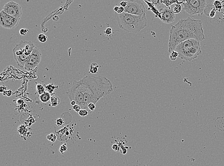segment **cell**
Masks as SVG:
<instances>
[{
  "mask_svg": "<svg viewBox=\"0 0 224 166\" xmlns=\"http://www.w3.org/2000/svg\"><path fill=\"white\" fill-rule=\"evenodd\" d=\"M127 2L128 4L124 8V12L138 16H142L146 13L144 5L141 1H129Z\"/></svg>",
  "mask_w": 224,
  "mask_h": 166,
  "instance_id": "cell-8",
  "label": "cell"
},
{
  "mask_svg": "<svg viewBox=\"0 0 224 166\" xmlns=\"http://www.w3.org/2000/svg\"><path fill=\"white\" fill-rule=\"evenodd\" d=\"M112 149L114 150V151H118V150H120V149L118 148V146L116 145V144H114V145L112 146Z\"/></svg>",
  "mask_w": 224,
  "mask_h": 166,
  "instance_id": "cell-35",
  "label": "cell"
},
{
  "mask_svg": "<svg viewBox=\"0 0 224 166\" xmlns=\"http://www.w3.org/2000/svg\"><path fill=\"white\" fill-rule=\"evenodd\" d=\"M178 57H179V53L175 50L172 52L170 54V59L173 61H176Z\"/></svg>",
  "mask_w": 224,
  "mask_h": 166,
  "instance_id": "cell-21",
  "label": "cell"
},
{
  "mask_svg": "<svg viewBox=\"0 0 224 166\" xmlns=\"http://www.w3.org/2000/svg\"><path fill=\"white\" fill-rule=\"evenodd\" d=\"M119 8H120V7L117 6H115L114 8V12H116V13H117L118 11V10H119Z\"/></svg>",
  "mask_w": 224,
  "mask_h": 166,
  "instance_id": "cell-36",
  "label": "cell"
},
{
  "mask_svg": "<svg viewBox=\"0 0 224 166\" xmlns=\"http://www.w3.org/2000/svg\"><path fill=\"white\" fill-rule=\"evenodd\" d=\"M217 13V11L216 10V9H214L210 11V13L209 14L208 17L211 18H214V17L216 16Z\"/></svg>",
  "mask_w": 224,
  "mask_h": 166,
  "instance_id": "cell-29",
  "label": "cell"
},
{
  "mask_svg": "<svg viewBox=\"0 0 224 166\" xmlns=\"http://www.w3.org/2000/svg\"><path fill=\"white\" fill-rule=\"evenodd\" d=\"M99 65L96 62H93L91 63L90 66V69H89V72L92 74H96L97 73L99 69Z\"/></svg>",
  "mask_w": 224,
  "mask_h": 166,
  "instance_id": "cell-18",
  "label": "cell"
},
{
  "mask_svg": "<svg viewBox=\"0 0 224 166\" xmlns=\"http://www.w3.org/2000/svg\"><path fill=\"white\" fill-rule=\"evenodd\" d=\"M124 10H125L124 8L121 6V7H120V8H119V10H118V11L116 13L118 14H123V13H124Z\"/></svg>",
  "mask_w": 224,
  "mask_h": 166,
  "instance_id": "cell-34",
  "label": "cell"
},
{
  "mask_svg": "<svg viewBox=\"0 0 224 166\" xmlns=\"http://www.w3.org/2000/svg\"><path fill=\"white\" fill-rule=\"evenodd\" d=\"M72 109L74 110L77 113H79L80 111L81 110V109H82L81 107L79 105H76L74 106H72Z\"/></svg>",
  "mask_w": 224,
  "mask_h": 166,
  "instance_id": "cell-32",
  "label": "cell"
},
{
  "mask_svg": "<svg viewBox=\"0 0 224 166\" xmlns=\"http://www.w3.org/2000/svg\"><path fill=\"white\" fill-rule=\"evenodd\" d=\"M127 4H128L127 1H122L120 3L121 6V7H123V8H125L127 6Z\"/></svg>",
  "mask_w": 224,
  "mask_h": 166,
  "instance_id": "cell-33",
  "label": "cell"
},
{
  "mask_svg": "<svg viewBox=\"0 0 224 166\" xmlns=\"http://www.w3.org/2000/svg\"><path fill=\"white\" fill-rule=\"evenodd\" d=\"M89 112L88 110L84 109H81V110L78 113V114L81 117H85V116H87L89 115Z\"/></svg>",
  "mask_w": 224,
  "mask_h": 166,
  "instance_id": "cell-25",
  "label": "cell"
},
{
  "mask_svg": "<svg viewBox=\"0 0 224 166\" xmlns=\"http://www.w3.org/2000/svg\"><path fill=\"white\" fill-rule=\"evenodd\" d=\"M51 95L48 92H45L39 96L40 100L44 103H46L51 100Z\"/></svg>",
  "mask_w": 224,
  "mask_h": 166,
  "instance_id": "cell-15",
  "label": "cell"
},
{
  "mask_svg": "<svg viewBox=\"0 0 224 166\" xmlns=\"http://www.w3.org/2000/svg\"><path fill=\"white\" fill-rule=\"evenodd\" d=\"M45 88L48 92L49 94H51L54 91V89L57 88V87L54 86L53 84H49L48 85H45Z\"/></svg>",
  "mask_w": 224,
  "mask_h": 166,
  "instance_id": "cell-22",
  "label": "cell"
},
{
  "mask_svg": "<svg viewBox=\"0 0 224 166\" xmlns=\"http://www.w3.org/2000/svg\"><path fill=\"white\" fill-rule=\"evenodd\" d=\"M191 39L199 41L205 39L202 21L190 17L180 20L176 25H172L170 29L169 53L170 54L182 42Z\"/></svg>",
  "mask_w": 224,
  "mask_h": 166,
  "instance_id": "cell-1",
  "label": "cell"
},
{
  "mask_svg": "<svg viewBox=\"0 0 224 166\" xmlns=\"http://www.w3.org/2000/svg\"><path fill=\"white\" fill-rule=\"evenodd\" d=\"M2 10L9 16L16 18H21L22 16V7L19 3L14 1L6 3Z\"/></svg>",
  "mask_w": 224,
  "mask_h": 166,
  "instance_id": "cell-11",
  "label": "cell"
},
{
  "mask_svg": "<svg viewBox=\"0 0 224 166\" xmlns=\"http://www.w3.org/2000/svg\"><path fill=\"white\" fill-rule=\"evenodd\" d=\"M183 9L191 16L202 15L206 5L205 0H185L183 1Z\"/></svg>",
  "mask_w": 224,
  "mask_h": 166,
  "instance_id": "cell-6",
  "label": "cell"
},
{
  "mask_svg": "<svg viewBox=\"0 0 224 166\" xmlns=\"http://www.w3.org/2000/svg\"><path fill=\"white\" fill-rule=\"evenodd\" d=\"M42 58V53L37 48H35L33 52L25 63L24 68L25 70L30 71L37 68Z\"/></svg>",
  "mask_w": 224,
  "mask_h": 166,
  "instance_id": "cell-9",
  "label": "cell"
},
{
  "mask_svg": "<svg viewBox=\"0 0 224 166\" xmlns=\"http://www.w3.org/2000/svg\"><path fill=\"white\" fill-rule=\"evenodd\" d=\"M50 101L52 106L53 107H55L59 105L60 102V98H59V97L54 96L51 97Z\"/></svg>",
  "mask_w": 224,
  "mask_h": 166,
  "instance_id": "cell-17",
  "label": "cell"
},
{
  "mask_svg": "<svg viewBox=\"0 0 224 166\" xmlns=\"http://www.w3.org/2000/svg\"><path fill=\"white\" fill-rule=\"evenodd\" d=\"M175 51L179 53V57L185 61H192L201 54L200 41L189 39L182 42L176 47Z\"/></svg>",
  "mask_w": 224,
  "mask_h": 166,
  "instance_id": "cell-4",
  "label": "cell"
},
{
  "mask_svg": "<svg viewBox=\"0 0 224 166\" xmlns=\"http://www.w3.org/2000/svg\"><path fill=\"white\" fill-rule=\"evenodd\" d=\"M36 89L38 94L40 95L44 94L45 92V87L41 84H37L36 86Z\"/></svg>",
  "mask_w": 224,
  "mask_h": 166,
  "instance_id": "cell-20",
  "label": "cell"
},
{
  "mask_svg": "<svg viewBox=\"0 0 224 166\" xmlns=\"http://www.w3.org/2000/svg\"><path fill=\"white\" fill-rule=\"evenodd\" d=\"M28 32H29V30L25 28H22L19 31L20 34L22 36H25Z\"/></svg>",
  "mask_w": 224,
  "mask_h": 166,
  "instance_id": "cell-30",
  "label": "cell"
},
{
  "mask_svg": "<svg viewBox=\"0 0 224 166\" xmlns=\"http://www.w3.org/2000/svg\"><path fill=\"white\" fill-rule=\"evenodd\" d=\"M213 4L217 12L220 13L224 11V1H220L219 0H216L214 1Z\"/></svg>",
  "mask_w": 224,
  "mask_h": 166,
  "instance_id": "cell-14",
  "label": "cell"
},
{
  "mask_svg": "<svg viewBox=\"0 0 224 166\" xmlns=\"http://www.w3.org/2000/svg\"><path fill=\"white\" fill-rule=\"evenodd\" d=\"M144 1L149 6V8H148V10H150L151 11L153 12L155 14V16L158 17L160 19H161V16L160 11L158 10L156 8V6L155 5V4H153V3H152L150 1Z\"/></svg>",
  "mask_w": 224,
  "mask_h": 166,
  "instance_id": "cell-13",
  "label": "cell"
},
{
  "mask_svg": "<svg viewBox=\"0 0 224 166\" xmlns=\"http://www.w3.org/2000/svg\"><path fill=\"white\" fill-rule=\"evenodd\" d=\"M84 94L83 106L82 109L88 110L90 103L96 105L100 99L110 94L113 91L111 81L105 77L88 76L80 81Z\"/></svg>",
  "mask_w": 224,
  "mask_h": 166,
  "instance_id": "cell-2",
  "label": "cell"
},
{
  "mask_svg": "<svg viewBox=\"0 0 224 166\" xmlns=\"http://www.w3.org/2000/svg\"><path fill=\"white\" fill-rule=\"evenodd\" d=\"M64 124V121L63 119L58 118L56 120V124L57 126H62Z\"/></svg>",
  "mask_w": 224,
  "mask_h": 166,
  "instance_id": "cell-31",
  "label": "cell"
},
{
  "mask_svg": "<svg viewBox=\"0 0 224 166\" xmlns=\"http://www.w3.org/2000/svg\"><path fill=\"white\" fill-rule=\"evenodd\" d=\"M112 29L110 27H107L104 31V33L107 36H110L112 35Z\"/></svg>",
  "mask_w": 224,
  "mask_h": 166,
  "instance_id": "cell-28",
  "label": "cell"
},
{
  "mask_svg": "<svg viewBox=\"0 0 224 166\" xmlns=\"http://www.w3.org/2000/svg\"><path fill=\"white\" fill-rule=\"evenodd\" d=\"M68 150V148L67 146V144H64L61 146L59 148V152L61 154H64V153L67 152Z\"/></svg>",
  "mask_w": 224,
  "mask_h": 166,
  "instance_id": "cell-27",
  "label": "cell"
},
{
  "mask_svg": "<svg viewBox=\"0 0 224 166\" xmlns=\"http://www.w3.org/2000/svg\"><path fill=\"white\" fill-rule=\"evenodd\" d=\"M46 138L49 141H51L52 142H54L57 139V137L54 134H50L46 137Z\"/></svg>",
  "mask_w": 224,
  "mask_h": 166,
  "instance_id": "cell-24",
  "label": "cell"
},
{
  "mask_svg": "<svg viewBox=\"0 0 224 166\" xmlns=\"http://www.w3.org/2000/svg\"><path fill=\"white\" fill-rule=\"evenodd\" d=\"M161 21L165 24H171L176 20V14L173 13L170 7H166L160 9Z\"/></svg>",
  "mask_w": 224,
  "mask_h": 166,
  "instance_id": "cell-12",
  "label": "cell"
},
{
  "mask_svg": "<svg viewBox=\"0 0 224 166\" xmlns=\"http://www.w3.org/2000/svg\"><path fill=\"white\" fill-rule=\"evenodd\" d=\"M20 18L9 16L1 10L0 12V25L3 28L13 29L18 25Z\"/></svg>",
  "mask_w": 224,
  "mask_h": 166,
  "instance_id": "cell-10",
  "label": "cell"
},
{
  "mask_svg": "<svg viewBox=\"0 0 224 166\" xmlns=\"http://www.w3.org/2000/svg\"><path fill=\"white\" fill-rule=\"evenodd\" d=\"M161 3L162 4H164L165 5L166 7H170V6L172 5L173 4L178 3V4H182L183 1H161Z\"/></svg>",
  "mask_w": 224,
  "mask_h": 166,
  "instance_id": "cell-16",
  "label": "cell"
},
{
  "mask_svg": "<svg viewBox=\"0 0 224 166\" xmlns=\"http://www.w3.org/2000/svg\"><path fill=\"white\" fill-rule=\"evenodd\" d=\"M35 48L33 42L21 40L13 49L14 57L19 67L24 68L25 63Z\"/></svg>",
  "mask_w": 224,
  "mask_h": 166,
  "instance_id": "cell-5",
  "label": "cell"
},
{
  "mask_svg": "<svg viewBox=\"0 0 224 166\" xmlns=\"http://www.w3.org/2000/svg\"><path fill=\"white\" fill-rule=\"evenodd\" d=\"M222 18H223V19H224V12H223V16H222Z\"/></svg>",
  "mask_w": 224,
  "mask_h": 166,
  "instance_id": "cell-38",
  "label": "cell"
},
{
  "mask_svg": "<svg viewBox=\"0 0 224 166\" xmlns=\"http://www.w3.org/2000/svg\"><path fill=\"white\" fill-rule=\"evenodd\" d=\"M38 40L41 43H45L48 40V37L43 33H40L38 36Z\"/></svg>",
  "mask_w": 224,
  "mask_h": 166,
  "instance_id": "cell-23",
  "label": "cell"
},
{
  "mask_svg": "<svg viewBox=\"0 0 224 166\" xmlns=\"http://www.w3.org/2000/svg\"><path fill=\"white\" fill-rule=\"evenodd\" d=\"M87 107H88L89 112H93L95 110V109H96V105L93 103H90L88 105Z\"/></svg>",
  "mask_w": 224,
  "mask_h": 166,
  "instance_id": "cell-26",
  "label": "cell"
},
{
  "mask_svg": "<svg viewBox=\"0 0 224 166\" xmlns=\"http://www.w3.org/2000/svg\"><path fill=\"white\" fill-rule=\"evenodd\" d=\"M71 102V105H72V106H74V105H77L76 102L75 101H74V100H73V101H72V102Z\"/></svg>",
  "mask_w": 224,
  "mask_h": 166,
  "instance_id": "cell-37",
  "label": "cell"
},
{
  "mask_svg": "<svg viewBox=\"0 0 224 166\" xmlns=\"http://www.w3.org/2000/svg\"><path fill=\"white\" fill-rule=\"evenodd\" d=\"M114 16L119 28L128 32L137 33L147 25L146 13L142 16H138L125 12L121 14L114 12Z\"/></svg>",
  "mask_w": 224,
  "mask_h": 166,
  "instance_id": "cell-3",
  "label": "cell"
},
{
  "mask_svg": "<svg viewBox=\"0 0 224 166\" xmlns=\"http://www.w3.org/2000/svg\"><path fill=\"white\" fill-rule=\"evenodd\" d=\"M66 94L70 102L75 101L77 105H79L82 109L83 108L84 94L80 81H74L72 86L67 91Z\"/></svg>",
  "mask_w": 224,
  "mask_h": 166,
  "instance_id": "cell-7",
  "label": "cell"
},
{
  "mask_svg": "<svg viewBox=\"0 0 224 166\" xmlns=\"http://www.w3.org/2000/svg\"><path fill=\"white\" fill-rule=\"evenodd\" d=\"M171 10H172L173 13H174V14H177L181 12L182 8L181 6V5L180 4H178V3H176L175 4L174 7H172Z\"/></svg>",
  "mask_w": 224,
  "mask_h": 166,
  "instance_id": "cell-19",
  "label": "cell"
}]
</instances>
